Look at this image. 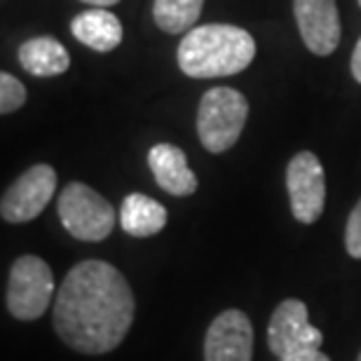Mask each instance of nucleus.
I'll list each match as a JSON object with an SVG mask.
<instances>
[{
    "instance_id": "1",
    "label": "nucleus",
    "mask_w": 361,
    "mask_h": 361,
    "mask_svg": "<svg viewBox=\"0 0 361 361\" xmlns=\"http://www.w3.org/2000/svg\"><path fill=\"white\" fill-rule=\"evenodd\" d=\"M134 310V291L118 268L82 261L56 291L54 329L68 348L82 355H106L125 341Z\"/></svg>"
},
{
    "instance_id": "2",
    "label": "nucleus",
    "mask_w": 361,
    "mask_h": 361,
    "mask_svg": "<svg viewBox=\"0 0 361 361\" xmlns=\"http://www.w3.org/2000/svg\"><path fill=\"white\" fill-rule=\"evenodd\" d=\"M188 78H228L242 73L256 56V40L235 24H202L188 31L176 49Z\"/></svg>"
},
{
    "instance_id": "3",
    "label": "nucleus",
    "mask_w": 361,
    "mask_h": 361,
    "mask_svg": "<svg viewBox=\"0 0 361 361\" xmlns=\"http://www.w3.org/2000/svg\"><path fill=\"white\" fill-rule=\"evenodd\" d=\"M249 118V101L233 87H214L200 101L197 136L209 153L221 155L240 141Z\"/></svg>"
},
{
    "instance_id": "4",
    "label": "nucleus",
    "mask_w": 361,
    "mask_h": 361,
    "mask_svg": "<svg viewBox=\"0 0 361 361\" xmlns=\"http://www.w3.org/2000/svg\"><path fill=\"white\" fill-rule=\"evenodd\" d=\"M59 219L63 228L80 242H104L115 228V209L94 188L68 183L59 195Z\"/></svg>"
},
{
    "instance_id": "5",
    "label": "nucleus",
    "mask_w": 361,
    "mask_h": 361,
    "mask_svg": "<svg viewBox=\"0 0 361 361\" xmlns=\"http://www.w3.org/2000/svg\"><path fill=\"white\" fill-rule=\"evenodd\" d=\"M54 298V277L49 265L38 256L14 261L7 281V310L19 322H35L45 314Z\"/></svg>"
},
{
    "instance_id": "6",
    "label": "nucleus",
    "mask_w": 361,
    "mask_h": 361,
    "mask_svg": "<svg viewBox=\"0 0 361 361\" xmlns=\"http://www.w3.org/2000/svg\"><path fill=\"white\" fill-rule=\"evenodd\" d=\"M286 190L295 221L305 226L319 221L326 202V178L319 157L310 150L293 155L286 167Z\"/></svg>"
},
{
    "instance_id": "7",
    "label": "nucleus",
    "mask_w": 361,
    "mask_h": 361,
    "mask_svg": "<svg viewBox=\"0 0 361 361\" xmlns=\"http://www.w3.org/2000/svg\"><path fill=\"white\" fill-rule=\"evenodd\" d=\"M324 334L310 324L305 302L298 298L281 300L268 324V348L272 355L286 359L305 350H319Z\"/></svg>"
},
{
    "instance_id": "8",
    "label": "nucleus",
    "mask_w": 361,
    "mask_h": 361,
    "mask_svg": "<svg viewBox=\"0 0 361 361\" xmlns=\"http://www.w3.org/2000/svg\"><path fill=\"white\" fill-rule=\"evenodd\" d=\"M56 190V171L49 164H33L3 192L0 216L7 223H28L42 214Z\"/></svg>"
},
{
    "instance_id": "9",
    "label": "nucleus",
    "mask_w": 361,
    "mask_h": 361,
    "mask_svg": "<svg viewBox=\"0 0 361 361\" xmlns=\"http://www.w3.org/2000/svg\"><path fill=\"white\" fill-rule=\"evenodd\" d=\"M293 14L310 52L317 56L336 52L343 33L336 0H293Z\"/></svg>"
},
{
    "instance_id": "10",
    "label": "nucleus",
    "mask_w": 361,
    "mask_h": 361,
    "mask_svg": "<svg viewBox=\"0 0 361 361\" xmlns=\"http://www.w3.org/2000/svg\"><path fill=\"white\" fill-rule=\"evenodd\" d=\"M254 329L242 310H226L209 324L204 361H251Z\"/></svg>"
},
{
    "instance_id": "11",
    "label": "nucleus",
    "mask_w": 361,
    "mask_h": 361,
    "mask_svg": "<svg viewBox=\"0 0 361 361\" xmlns=\"http://www.w3.org/2000/svg\"><path fill=\"white\" fill-rule=\"evenodd\" d=\"M148 167L155 183L174 197H188L197 190V176L192 174L185 153L174 143H157L150 148Z\"/></svg>"
},
{
    "instance_id": "12",
    "label": "nucleus",
    "mask_w": 361,
    "mask_h": 361,
    "mask_svg": "<svg viewBox=\"0 0 361 361\" xmlns=\"http://www.w3.org/2000/svg\"><path fill=\"white\" fill-rule=\"evenodd\" d=\"M71 33L94 52H113L122 42V24L108 7H92L71 21Z\"/></svg>"
},
{
    "instance_id": "13",
    "label": "nucleus",
    "mask_w": 361,
    "mask_h": 361,
    "mask_svg": "<svg viewBox=\"0 0 361 361\" xmlns=\"http://www.w3.org/2000/svg\"><path fill=\"white\" fill-rule=\"evenodd\" d=\"M19 63L35 78H54L66 73L71 66L68 49L52 35H38L19 47Z\"/></svg>"
},
{
    "instance_id": "14",
    "label": "nucleus",
    "mask_w": 361,
    "mask_h": 361,
    "mask_svg": "<svg viewBox=\"0 0 361 361\" xmlns=\"http://www.w3.org/2000/svg\"><path fill=\"white\" fill-rule=\"evenodd\" d=\"M118 221L122 230L132 237H153L167 226V209L143 192L127 195L120 207Z\"/></svg>"
},
{
    "instance_id": "15",
    "label": "nucleus",
    "mask_w": 361,
    "mask_h": 361,
    "mask_svg": "<svg viewBox=\"0 0 361 361\" xmlns=\"http://www.w3.org/2000/svg\"><path fill=\"white\" fill-rule=\"evenodd\" d=\"M204 0H153V19L164 33L178 35L192 31Z\"/></svg>"
},
{
    "instance_id": "16",
    "label": "nucleus",
    "mask_w": 361,
    "mask_h": 361,
    "mask_svg": "<svg viewBox=\"0 0 361 361\" xmlns=\"http://www.w3.org/2000/svg\"><path fill=\"white\" fill-rule=\"evenodd\" d=\"M26 104V87L10 73H0V113L10 115Z\"/></svg>"
},
{
    "instance_id": "17",
    "label": "nucleus",
    "mask_w": 361,
    "mask_h": 361,
    "mask_svg": "<svg viewBox=\"0 0 361 361\" xmlns=\"http://www.w3.org/2000/svg\"><path fill=\"white\" fill-rule=\"evenodd\" d=\"M345 249L352 258H361V200L352 209L345 226Z\"/></svg>"
},
{
    "instance_id": "18",
    "label": "nucleus",
    "mask_w": 361,
    "mask_h": 361,
    "mask_svg": "<svg viewBox=\"0 0 361 361\" xmlns=\"http://www.w3.org/2000/svg\"><path fill=\"white\" fill-rule=\"evenodd\" d=\"M279 361H331V359L324 355L322 350H305V352H298V355H291Z\"/></svg>"
},
{
    "instance_id": "19",
    "label": "nucleus",
    "mask_w": 361,
    "mask_h": 361,
    "mask_svg": "<svg viewBox=\"0 0 361 361\" xmlns=\"http://www.w3.org/2000/svg\"><path fill=\"white\" fill-rule=\"evenodd\" d=\"M350 68H352V75H355V80L361 85V38H359V42L355 45V52H352Z\"/></svg>"
},
{
    "instance_id": "20",
    "label": "nucleus",
    "mask_w": 361,
    "mask_h": 361,
    "mask_svg": "<svg viewBox=\"0 0 361 361\" xmlns=\"http://www.w3.org/2000/svg\"><path fill=\"white\" fill-rule=\"evenodd\" d=\"M82 3L94 5V7H111L115 3H120V0H82Z\"/></svg>"
},
{
    "instance_id": "21",
    "label": "nucleus",
    "mask_w": 361,
    "mask_h": 361,
    "mask_svg": "<svg viewBox=\"0 0 361 361\" xmlns=\"http://www.w3.org/2000/svg\"><path fill=\"white\" fill-rule=\"evenodd\" d=\"M357 3H359V7H361V0H357Z\"/></svg>"
},
{
    "instance_id": "22",
    "label": "nucleus",
    "mask_w": 361,
    "mask_h": 361,
    "mask_svg": "<svg viewBox=\"0 0 361 361\" xmlns=\"http://www.w3.org/2000/svg\"><path fill=\"white\" fill-rule=\"evenodd\" d=\"M357 361H361V355H359V359H357Z\"/></svg>"
}]
</instances>
